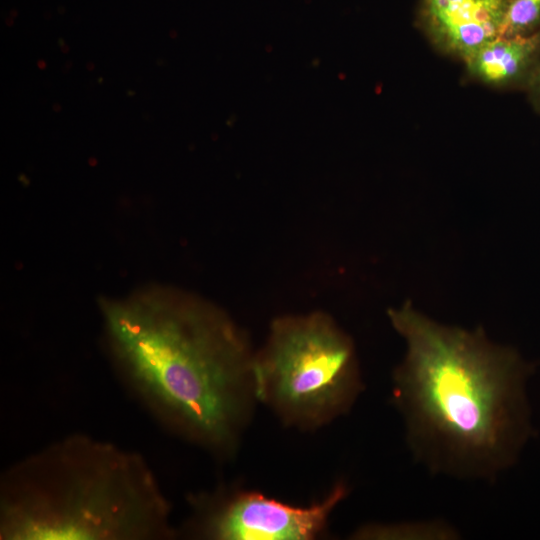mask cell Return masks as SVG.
<instances>
[{"instance_id": "6da1fadb", "label": "cell", "mask_w": 540, "mask_h": 540, "mask_svg": "<svg viewBox=\"0 0 540 540\" xmlns=\"http://www.w3.org/2000/svg\"><path fill=\"white\" fill-rule=\"evenodd\" d=\"M387 315L405 344L391 395L414 461L432 475L495 482L533 433V366L483 327L438 322L410 301Z\"/></svg>"}, {"instance_id": "7a4b0ae2", "label": "cell", "mask_w": 540, "mask_h": 540, "mask_svg": "<svg viewBox=\"0 0 540 540\" xmlns=\"http://www.w3.org/2000/svg\"><path fill=\"white\" fill-rule=\"evenodd\" d=\"M110 358L166 428L213 454L237 444L252 400L254 356L218 307L166 286L100 301Z\"/></svg>"}, {"instance_id": "3957f363", "label": "cell", "mask_w": 540, "mask_h": 540, "mask_svg": "<svg viewBox=\"0 0 540 540\" xmlns=\"http://www.w3.org/2000/svg\"><path fill=\"white\" fill-rule=\"evenodd\" d=\"M172 506L138 452L84 433L56 440L0 478L1 540H168Z\"/></svg>"}, {"instance_id": "277c9868", "label": "cell", "mask_w": 540, "mask_h": 540, "mask_svg": "<svg viewBox=\"0 0 540 540\" xmlns=\"http://www.w3.org/2000/svg\"><path fill=\"white\" fill-rule=\"evenodd\" d=\"M257 400L291 425L311 428L346 413L361 393L351 339L324 314L277 319L255 354Z\"/></svg>"}, {"instance_id": "5b68a950", "label": "cell", "mask_w": 540, "mask_h": 540, "mask_svg": "<svg viewBox=\"0 0 540 540\" xmlns=\"http://www.w3.org/2000/svg\"><path fill=\"white\" fill-rule=\"evenodd\" d=\"M346 495V485L338 483L321 501L297 507L256 492L217 488L188 497L191 515L181 529L209 540H310L325 531Z\"/></svg>"}, {"instance_id": "8992f818", "label": "cell", "mask_w": 540, "mask_h": 540, "mask_svg": "<svg viewBox=\"0 0 540 540\" xmlns=\"http://www.w3.org/2000/svg\"><path fill=\"white\" fill-rule=\"evenodd\" d=\"M510 0H418L415 25L440 54L464 62L502 36Z\"/></svg>"}, {"instance_id": "52a82bcc", "label": "cell", "mask_w": 540, "mask_h": 540, "mask_svg": "<svg viewBox=\"0 0 540 540\" xmlns=\"http://www.w3.org/2000/svg\"><path fill=\"white\" fill-rule=\"evenodd\" d=\"M463 64L473 82L496 90L525 92L540 66V32L526 37L500 36Z\"/></svg>"}, {"instance_id": "ba28073f", "label": "cell", "mask_w": 540, "mask_h": 540, "mask_svg": "<svg viewBox=\"0 0 540 540\" xmlns=\"http://www.w3.org/2000/svg\"><path fill=\"white\" fill-rule=\"evenodd\" d=\"M455 526L446 520H408L391 523H366L357 528L353 539L359 540H457Z\"/></svg>"}, {"instance_id": "9c48e42d", "label": "cell", "mask_w": 540, "mask_h": 540, "mask_svg": "<svg viewBox=\"0 0 540 540\" xmlns=\"http://www.w3.org/2000/svg\"><path fill=\"white\" fill-rule=\"evenodd\" d=\"M540 32V0H510L502 36L526 37Z\"/></svg>"}, {"instance_id": "30bf717a", "label": "cell", "mask_w": 540, "mask_h": 540, "mask_svg": "<svg viewBox=\"0 0 540 540\" xmlns=\"http://www.w3.org/2000/svg\"><path fill=\"white\" fill-rule=\"evenodd\" d=\"M525 92L532 108L540 114V66Z\"/></svg>"}, {"instance_id": "8fae6325", "label": "cell", "mask_w": 540, "mask_h": 540, "mask_svg": "<svg viewBox=\"0 0 540 540\" xmlns=\"http://www.w3.org/2000/svg\"><path fill=\"white\" fill-rule=\"evenodd\" d=\"M39 66L40 68H42L43 66L45 67V63L39 62Z\"/></svg>"}]
</instances>
